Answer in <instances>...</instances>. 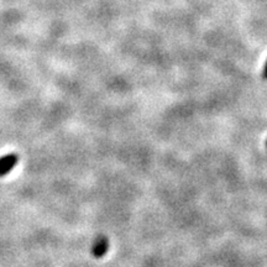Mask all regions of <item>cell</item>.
Returning <instances> with one entry per match:
<instances>
[{"mask_svg":"<svg viewBox=\"0 0 267 267\" xmlns=\"http://www.w3.org/2000/svg\"><path fill=\"white\" fill-rule=\"evenodd\" d=\"M106 246H108V244H106L105 238H104V236H100V238L95 241V244H94V246H93L94 256H96V258H101V256L105 254Z\"/></svg>","mask_w":267,"mask_h":267,"instance_id":"cell-2","label":"cell"},{"mask_svg":"<svg viewBox=\"0 0 267 267\" xmlns=\"http://www.w3.org/2000/svg\"><path fill=\"white\" fill-rule=\"evenodd\" d=\"M264 78H265V80H267V62L265 65V70H264Z\"/></svg>","mask_w":267,"mask_h":267,"instance_id":"cell-3","label":"cell"},{"mask_svg":"<svg viewBox=\"0 0 267 267\" xmlns=\"http://www.w3.org/2000/svg\"><path fill=\"white\" fill-rule=\"evenodd\" d=\"M19 162V156L16 154H7L0 157V178L6 176L15 169Z\"/></svg>","mask_w":267,"mask_h":267,"instance_id":"cell-1","label":"cell"}]
</instances>
